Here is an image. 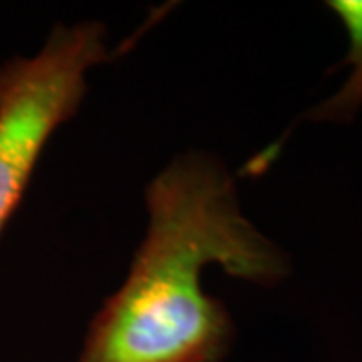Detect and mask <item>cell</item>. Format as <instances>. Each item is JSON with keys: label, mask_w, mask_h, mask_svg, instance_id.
<instances>
[{"label": "cell", "mask_w": 362, "mask_h": 362, "mask_svg": "<svg viewBox=\"0 0 362 362\" xmlns=\"http://www.w3.org/2000/svg\"><path fill=\"white\" fill-rule=\"evenodd\" d=\"M107 54L103 25H59L35 57H14L0 66V235L45 145L77 113L89 69Z\"/></svg>", "instance_id": "cell-2"}, {"label": "cell", "mask_w": 362, "mask_h": 362, "mask_svg": "<svg viewBox=\"0 0 362 362\" xmlns=\"http://www.w3.org/2000/svg\"><path fill=\"white\" fill-rule=\"evenodd\" d=\"M149 226L125 284L90 322L77 362H223L232 320L202 288L218 264L270 286L286 256L242 216L232 177L207 156L177 157L147 187Z\"/></svg>", "instance_id": "cell-1"}, {"label": "cell", "mask_w": 362, "mask_h": 362, "mask_svg": "<svg viewBox=\"0 0 362 362\" xmlns=\"http://www.w3.org/2000/svg\"><path fill=\"white\" fill-rule=\"evenodd\" d=\"M326 6L349 33L350 51L342 65H352L354 71L340 93L312 109L308 117L314 121H350L362 105V0H330Z\"/></svg>", "instance_id": "cell-3"}]
</instances>
